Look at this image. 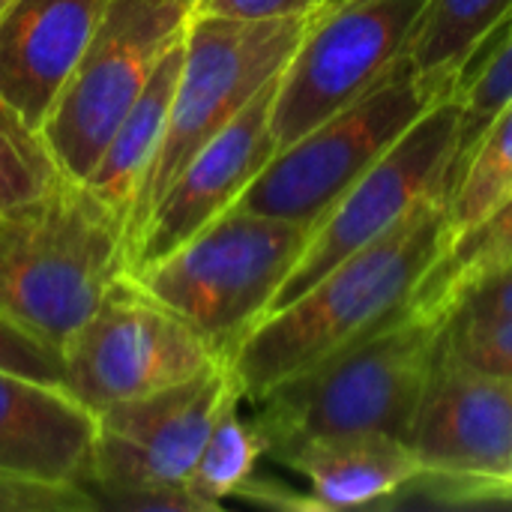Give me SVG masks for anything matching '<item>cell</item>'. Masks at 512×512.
<instances>
[{
	"instance_id": "obj_23",
	"label": "cell",
	"mask_w": 512,
	"mask_h": 512,
	"mask_svg": "<svg viewBox=\"0 0 512 512\" xmlns=\"http://www.w3.org/2000/svg\"><path fill=\"white\" fill-rule=\"evenodd\" d=\"M60 177L45 135L0 96V210L42 195Z\"/></svg>"
},
{
	"instance_id": "obj_9",
	"label": "cell",
	"mask_w": 512,
	"mask_h": 512,
	"mask_svg": "<svg viewBox=\"0 0 512 512\" xmlns=\"http://www.w3.org/2000/svg\"><path fill=\"white\" fill-rule=\"evenodd\" d=\"M429 0H342L306 30L273 99L276 150L360 99L408 48Z\"/></svg>"
},
{
	"instance_id": "obj_11",
	"label": "cell",
	"mask_w": 512,
	"mask_h": 512,
	"mask_svg": "<svg viewBox=\"0 0 512 512\" xmlns=\"http://www.w3.org/2000/svg\"><path fill=\"white\" fill-rule=\"evenodd\" d=\"M234 399H243L234 369L213 363L183 384L99 411L90 498L126 486H186L210 429Z\"/></svg>"
},
{
	"instance_id": "obj_32",
	"label": "cell",
	"mask_w": 512,
	"mask_h": 512,
	"mask_svg": "<svg viewBox=\"0 0 512 512\" xmlns=\"http://www.w3.org/2000/svg\"><path fill=\"white\" fill-rule=\"evenodd\" d=\"M336 3H342V0H330V3H327V6H336Z\"/></svg>"
},
{
	"instance_id": "obj_27",
	"label": "cell",
	"mask_w": 512,
	"mask_h": 512,
	"mask_svg": "<svg viewBox=\"0 0 512 512\" xmlns=\"http://www.w3.org/2000/svg\"><path fill=\"white\" fill-rule=\"evenodd\" d=\"M96 510L117 512H210L186 486H126L93 492Z\"/></svg>"
},
{
	"instance_id": "obj_31",
	"label": "cell",
	"mask_w": 512,
	"mask_h": 512,
	"mask_svg": "<svg viewBox=\"0 0 512 512\" xmlns=\"http://www.w3.org/2000/svg\"><path fill=\"white\" fill-rule=\"evenodd\" d=\"M498 480V477H495ZM501 480H512V462H510V471H507V477H501Z\"/></svg>"
},
{
	"instance_id": "obj_25",
	"label": "cell",
	"mask_w": 512,
	"mask_h": 512,
	"mask_svg": "<svg viewBox=\"0 0 512 512\" xmlns=\"http://www.w3.org/2000/svg\"><path fill=\"white\" fill-rule=\"evenodd\" d=\"M447 348L474 369L512 378V318L447 321Z\"/></svg>"
},
{
	"instance_id": "obj_3",
	"label": "cell",
	"mask_w": 512,
	"mask_h": 512,
	"mask_svg": "<svg viewBox=\"0 0 512 512\" xmlns=\"http://www.w3.org/2000/svg\"><path fill=\"white\" fill-rule=\"evenodd\" d=\"M126 270V228L84 180L0 210V312L60 351Z\"/></svg>"
},
{
	"instance_id": "obj_2",
	"label": "cell",
	"mask_w": 512,
	"mask_h": 512,
	"mask_svg": "<svg viewBox=\"0 0 512 512\" xmlns=\"http://www.w3.org/2000/svg\"><path fill=\"white\" fill-rule=\"evenodd\" d=\"M447 348V321L408 306L369 336L285 378L255 402L267 456L297 444L384 432L408 438L414 411Z\"/></svg>"
},
{
	"instance_id": "obj_19",
	"label": "cell",
	"mask_w": 512,
	"mask_h": 512,
	"mask_svg": "<svg viewBox=\"0 0 512 512\" xmlns=\"http://www.w3.org/2000/svg\"><path fill=\"white\" fill-rule=\"evenodd\" d=\"M507 261H512V195L474 228L447 243L435 267L417 285L408 309L423 318L447 321L465 288Z\"/></svg>"
},
{
	"instance_id": "obj_22",
	"label": "cell",
	"mask_w": 512,
	"mask_h": 512,
	"mask_svg": "<svg viewBox=\"0 0 512 512\" xmlns=\"http://www.w3.org/2000/svg\"><path fill=\"white\" fill-rule=\"evenodd\" d=\"M240 402L234 399L210 429L195 468L186 477V489L207 504L210 512H219L228 498L255 474L261 456H267V444L252 420L240 417Z\"/></svg>"
},
{
	"instance_id": "obj_29",
	"label": "cell",
	"mask_w": 512,
	"mask_h": 512,
	"mask_svg": "<svg viewBox=\"0 0 512 512\" xmlns=\"http://www.w3.org/2000/svg\"><path fill=\"white\" fill-rule=\"evenodd\" d=\"M330 0H198L195 12L240 18V21H270V18H300L327 9Z\"/></svg>"
},
{
	"instance_id": "obj_7",
	"label": "cell",
	"mask_w": 512,
	"mask_h": 512,
	"mask_svg": "<svg viewBox=\"0 0 512 512\" xmlns=\"http://www.w3.org/2000/svg\"><path fill=\"white\" fill-rule=\"evenodd\" d=\"M192 15L195 0H108L93 39L42 123L63 174L87 180L162 57L186 36Z\"/></svg>"
},
{
	"instance_id": "obj_30",
	"label": "cell",
	"mask_w": 512,
	"mask_h": 512,
	"mask_svg": "<svg viewBox=\"0 0 512 512\" xmlns=\"http://www.w3.org/2000/svg\"><path fill=\"white\" fill-rule=\"evenodd\" d=\"M423 495L432 498V504L444 507H512V480H471V483H453V486H432L423 489Z\"/></svg>"
},
{
	"instance_id": "obj_6",
	"label": "cell",
	"mask_w": 512,
	"mask_h": 512,
	"mask_svg": "<svg viewBox=\"0 0 512 512\" xmlns=\"http://www.w3.org/2000/svg\"><path fill=\"white\" fill-rule=\"evenodd\" d=\"M438 99L402 54L360 99L276 150L231 210L315 228Z\"/></svg>"
},
{
	"instance_id": "obj_5",
	"label": "cell",
	"mask_w": 512,
	"mask_h": 512,
	"mask_svg": "<svg viewBox=\"0 0 512 512\" xmlns=\"http://www.w3.org/2000/svg\"><path fill=\"white\" fill-rule=\"evenodd\" d=\"M321 12L270 21H240L204 12L189 18L162 147L129 216L126 252H132L150 210L177 171L282 75Z\"/></svg>"
},
{
	"instance_id": "obj_12",
	"label": "cell",
	"mask_w": 512,
	"mask_h": 512,
	"mask_svg": "<svg viewBox=\"0 0 512 512\" xmlns=\"http://www.w3.org/2000/svg\"><path fill=\"white\" fill-rule=\"evenodd\" d=\"M405 444L423 465V477L414 483L420 489L507 477L512 378L474 369L444 348Z\"/></svg>"
},
{
	"instance_id": "obj_16",
	"label": "cell",
	"mask_w": 512,
	"mask_h": 512,
	"mask_svg": "<svg viewBox=\"0 0 512 512\" xmlns=\"http://www.w3.org/2000/svg\"><path fill=\"white\" fill-rule=\"evenodd\" d=\"M276 459L306 480V510L381 507L423 477L414 450L384 432L306 441Z\"/></svg>"
},
{
	"instance_id": "obj_4",
	"label": "cell",
	"mask_w": 512,
	"mask_h": 512,
	"mask_svg": "<svg viewBox=\"0 0 512 512\" xmlns=\"http://www.w3.org/2000/svg\"><path fill=\"white\" fill-rule=\"evenodd\" d=\"M312 231L273 216L225 210L183 246L129 276L231 366L252 330L270 315Z\"/></svg>"
},
{
	"instance_id": "obj_8",
	"label": "cell",
	"mask_w": 512,
	"mask_h": 512,
	"mask_svg": "<svg viewBox=\"0 0 512 512\" xmlns=\"http://www.w3.org/2000/svg\"><path fill=\"white\" fill-rule=\"evenodd\" d=\"M63 363L66 393L96 417L117 402L183 384L222 360L180 315L123 273L66 339Z\"/></svg>"
},
{
	"instance_id": "obj_21",
	"label": "cell",
	"mask_w": 512,
	"mask_h": 512,
	"mask_svg": "<svg viewBox=\"0 0 512 512\" xmlns=\"http://www.w3.org/2000/svg\"><path fill=\"white\" fill-rule=\"evenodd\" d=\"M512 195V102L489 123L465 159L447 201L450 240L474 228Z\"/></svg>"
},
{
	"instance_id": "obj_13",
	"label": "cell",
	"mask_w": 512,
	"mask_h": 512,
	"mask_svg": "<svg viewBox=\"0 0 512 512\" xmlns=\"http://www.w3.org/2000/svg\"><path fill=\"white\" fill-rule=\"evenodd\" d=\"M279 78H273L216 138H210L168 183L156 207L150 210L132 252L129 270H144L165 258L225 210L249 189L261 168L276 153L270 126Z\"/></svg>"
},
{
	"instance_id": "obj_26",
	"label": "cell",
	"mask_w": 512,
	"mask_h": 512,
	"mask_svg": "<svg viewBox=\"0 0 512 512\" xmlns=\"http://www.w3.org/2000/svg\"><path fill=\"white\" fill-rule=\"evenodd\" d=\"M0 512H96L87 489L0 474Z\"/></svg>"
},
{
	"instance_id": "obj_17",
	"label": "cell",
	"mask_w": 512,
	"mask_h": 512,
	"mask_svg": "<svg viewBox=\"0 0 512 512\" xmlns=\"http://www.w3.org/2000/svg\"><path fill=\"white\" fill-rule=\"evenodd\" d=\"M180 63H183V39L162 57L144 93L126 111V117L102 147L99 162L84 180L93 189V195L123 222V228L129 225L138 195L156 165Z\"/></svg>"
},
{
	"instance_id": "obj_28",
	"label": "cell",
	"mask_w": 512,
	"mask_h": 512,
	"mask_svg": "<svg viewBox=\"0 0 512 512\" xmlns=\"http://www.w3.org/2000/svg\"><path fill=\"white\" fill-rule=\"evenodd\" d=\"M512 318V261L480 276L456 300L447 321H492Z\"/></svg>"
},
{
	"instance_id": "obj_1",
	"label": "cell",
	"mask_w": 512,
	"mask_h": 512,
	"mask_svg": "<svg viewBox=\"0 0 512 512\" xmlns=\"http://www.w3.org/2000/svg\"><path fill=\"white\" fill-rule=\"evenodd\" d=\"M447 243V210L441 198H432L384 237L327 270L297 300L270 312L231 363L243 399L264 396L285 378L393 321Z\"/></svg>"
},
{
	"instance_id": "obj_18",
	"label": "cell",
	"mask_w": 512,
	"mask_h": 512,
	"mask_svg": "<svg viewBox=\"0 0 512 512\" xmlns=\"http://www.w3.org/2000/svg\"><path fill=\"white\" fill-rule=\"evenodd\" d=\"M510 9L512 0H429L405 54L435 93L453 96L465 60Z\"/></svg>"
},
{
	"instance_id": "obj_14",
	"label": "cell",
	"mask_w": 512,
	"mask_h": 512,
	"mask_svg": "<svg viewBox=\"0 0 512 512\" xmlns=\"http://www.w3.org/2000/svg\"><path fill=\"white\" fill-rule=\"evenodd\" d=\"M105 9L108 0H6L0 6V96L39 132Z\"/></svg>"
},
{
	"instance_id": "obj_20",
	"label": "cell",
	"mask_w": 512,
	"mask_h": 512,
	"mask_svg": "<svg viewBox=\"0 0 512 512\" xmlns=\"http://www.w3.org/2000/svg\"><path fill=\"white\" fill-rule=\"evenodd\" d=\"M453 96L459 99V138L447 195L480 135L512 102V9L465 60Z\"/></svg>"
},
{
	"instance_id": "obj_15",
	"label": "cell",
	"mask_w": 512,
	"mask_h": 512,
	"mask_svg": "<svg viewBox=\"0 0 512 512\" xmlns=\"http://www.w3.org/2000/svg\"><path fill=\"white\" fill-rule=\"evenodd\" d=\"M96 417L63 387L0 372V474L90 486Z\"/></svg>"
},
{
	"instance_id": "obj_24",
	"label": "cell",
	"mask_w": 512,
	"mask_h": 512,
	"mask_svg": "<svg viewBox=\"0 0 512 512\" xmlns=\"http://www.w3.org/2000/svg\"><path fill=\"white\" fill-rule=\"evenodd\" d=\"M0 372L66 390L63 351L0 312Z\"/></svg>"
},
{
	"instance_id": "obj_34",
	"label": "cell",
	"mask_w": 512,
	"mask_h": 512,
	"mask_svg": "<svg viewBox=\"0 0 512 512\" xmlns=\"http://www.w3.org/2000/svg\"><path fill=\"white\" fill-rule=\"evenodd\" d=\"M195 6H198V0H195Z\"/></svg>"
},
{
	"instance_id": "obj_10",
	"label": "cell",
	"mask_w": 512,
	"mask_h": 512,
	"mask_svg": "<svg viewBox=\"0 0 512 512\" xmlns=\"http://www.w3.org/2000/svg\"><path fill=\"white\" fill-rule=\"evenodd\" d=\"M459 138V99H438L315 225L306 252L279 288L273 309L297 300L348 255L396 228L420 204L447 201Z\"/></svg>"
},
{
	"instance_id": "obj_33",
	"label": "cell",
	"mask_w": 512,
	"mask_h": 512,
	"mask_svg": "<svg viewBox=\"0 0 512 512\" xmlns=\"http://www.w3.org/2000/svg\"><path fill=\"white\" fill-rule=\"evenodd\" d=\"M3 3H6V0H0V6H3Z\"/></svg>"
}]
</instances>
